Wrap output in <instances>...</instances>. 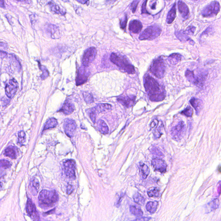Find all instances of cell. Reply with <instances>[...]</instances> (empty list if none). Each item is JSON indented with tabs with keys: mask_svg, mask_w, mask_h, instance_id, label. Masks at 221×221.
Here are the masks:
<instances>
[{
	"mask_svg": "<svg viewBox=\"0 0 221 221\" xmlns=\"http://www.w3.org/2000/svg\"><path fill=\"white\" fill-rule=\"evenodd\" d=\"M135 98L134 96H121L117 98V100L124 106L129 108L134 104Z\"/></svg>",
	"mask_w": 221,
	"mask_h": 221,
	"instance_id": "9a60e30c",
	"label": "cell"
},
{
	"mask_svg": "<svg viewBox=\"0 0 221 221\" xmlns=\"http://www.w3.org/2000/svg\"><path fill=\"white\" fill-rule=\"evenodd\" d=\"M1 7H4V1H1Z\"/></svg>",
	"mask_w": 221,
	"mask_h": 221,
	"instance_id": "6f0895ef",
	"label": "cell"
},
{
	"mask_svg": "<svg viewBox=\"0 0 221 221\" xmlns=\"http://www.w3.org/2000/svg\"><path fill=\"white\" fill-rule=\"evenodd\" d=\"M130 211L131 213L136 216H141L143 215L142 210L137 208L135 206H130Z\"/></svg>",
	"mask_w": 221,
	"mask_h": 221,
	"instance_id": "d590c367",
	"label": "cell"
},
{
	"mask_svg": "<svg viewBox=\"0 0 221 221\" xmlns=\"http://www.w3.org/2000/svg\"><path fill=\"white\" fill-rule=\"evenodd\" d=\"M85 67L84 66L81 67L79 70L76 81L77 86L83 84L87 80L89 73Z\"/></svg>",
	"mask_w": 221,
	"mask_h": 221,
	"instance_id": "7c38bea8",
	"label": "cell"
},
{
	"mask_svg": "<svg viewBox=\"0 0 221 221\" xmlns=\"http://www.w3.org/2000/svg\"><path fill=\"white\" fill-rule=\"evenodd\" d=\"M181 114L187 117H191L193 114V110L191 107L188 106L184 110L182 111Z\"/></svg>",
	"mask_w": 221,
	"mask_h": 221,
	"instance_id": "8d00e7d4",
	"label": "cell"
},
{
	"mask_svg": "<svg viewBox=\"0 0 221 221\" xmlns=\"http://www.w3.org/2000/svg\"><path fill=\"white\" fill-rule=\"evenodd\" d=\"M133 199L136 203L140 206H143L145 203V199L142 195H140L138 192L134 195Z\"/></svg>",
	"mask_w": 221,
	"mask_h": 221,
	"instance_id": "4dcf8cb0",
	"label": "cell"
},
{
	"mask_svg": "<svg viewBox=\"0 0 221 221\" xmlns=\"http://www.w3.org/2000/svg\"><path fill=\"white\" fill-rule=\"evenodd\" d=\"M67 193L68 195H70L73 192V190H74V188L71 185H68L67 187Z\"/></svg>",
	"mask_w": 221,
	"mask_h": 221,
	"instance_id": "681fc988",
	"label": "cell"
},
{
	"mask_svg": "<svg viewBox=\"0 0 221 221\" xmlns=\"http://www.w3.org/2000/svg\"><path fill=\"white\" fill-rule=\"evenodd\" d=\"M196 30V27L192 26H188L187 29L186 30L185 32L187 34H190V35H194V33Z\"/></svg>",
	"mask_w": 221,
	"mask_h": 221,
	"instance_id": "f6af8a7d",
	"label": "cell"
},
{
	"mask_svg": "<svg viewBox=\"0 0 221 221\" xmlns=\"http://www.w3.org/2000/svg\"><path fill=\"white\" fill-rule=\"evenodd\" d=\"M36 210V207L33 204L32 200L28 199L26 204V212L30 216H33Z\"/></svg>",
	"mask_w": 221,
	"mask_h": 221,
	"instance_id": "f1b7e54d",
	"label": "cell"
},
{
	"mask_svg": "<svg viewBox=\"0 0 221 221\" xmlns=\"http://www.w3.org/2000/svg\"><path fill=\"white\" fill-rule=\"evenodd\" d=\"M83 95L85 101L87 104H91L93 103L94 102V99L91 93L88 92H84Z\"/></svg>",
	"mask_w": 221,
	"mask_h": 221,
	"instance_id": "836d02e7",
	"label": "cell"
},
{
	"mask_svg": "<svg viewBox=\"0 0 221 221\" xmlns=\"http://www.w3.org/2000/svg\"><path fill=\"white\" fill-rule=\"evenodd\" d=\"M166 71V66L164 59L159 57L155 59L150 67L149 72L159 79L163 78Z\"/></svg>",
	"mask_w": 221,
	"mask_h": 221,
	"instance_id": "277c9868",
	"label": "cell"
},
{
	"mask_svg": "<svg viewBox=\"0 0 221 221\" xmlns=\"http://www.w3.org/2000/svg\"><path fill=\"white\" fill-rule=\"evenodd\" d=\"M111 61L113 63L119 67L124 72L129 74H134L136 71L134 66L129 62L126 58L119 54L112 53L110 57Z\"/></svg>",
	"mask_w": 221,
	"mask_h": 221,
	"instance_id": "3957f363",
	"label": "cell"
},
{
	"mask_svg": "<svg viewBox=\"0 0 221 221\" xmlns=\"http://www.w3.org/2000/svg\"><path fill=\"white\" fill-rule=\"evenodd\" d=\"M220 6L218 1H212L205 7L202 11V15L204 17H212L220 11Z\"/></svg>",
	"mask_w": 221,
	"mask_h": 221,
	"instance_id": "8992f818",
	"label": "cell"
},
{
	"mask_svg": "<svg viewBox=\"0 0 221 221\" xmlns=\"http://www.w3.org/2000/svg\"><path fill=\"white\" fill-rule=\"evenodd\" d=\"M158 206V202H149L146 205V207L149 212L151 213H153L156 212Z\"/></svg>",
	"mask_w": 221,
	"mask_h": 221,
	"instance_id": "83f0119b",
	"label": "cell"
},
{
	"mask_svg": "<svg viewBox=\"0 0 221 221\" xmlns=\"http://www.w3.org/2000/svg\"><path fill=\"white\" fill-rule=\"evenodd\" d=\"M185 131V125L183 122H180L174 127L171 130V134L174 139H180L183 137Z\"/></svg>",
	"mask_w": 221,
	"mask_h": 221,
	"instance_id": "30bf717a",
	"label": "cell"
},
{
	"mask_svg": "<svg viewBox=\"0 0 221 221\" xmlns=\"http://www.w3.org/2000/svg\"><path fill=\"white\" fill-rule=\"evenodd\" d=\"M77 125L75 122L72 119H67L64 124L65 134L69 137H72L74 134L76 130Z\"/></svg>",
	"mask_w": 221,
	"mask_h": 221,
	"instance_id": "8fae6325",
	"label": "cell"
},
{
	"mask_svg": "<svg viewBox=\"0 0 221 221\" xmlns=\"http://www.w3.org/2000/svg\"><path fill=\"white\" fill-rule=\"evenodd\" d=\"M1 58H4L6 57L7 56V54L6 53L4 52V51H1Z\"/></svg>",
	"mask_w": 221,
	"mask_h": 221,
	"instance_id": "db71d44e",
	"label": "cell"
},
{
	"mask_svg": "<svg viewBox=\"0 0 221 221\" xmlns=\"http://www.w3.org/2000/svg\"><path fill=\"white\" fill-rule=\"evenodd\" d=\"M190 104L195 108L197 112H198L201 109V102L200 100L197 98L193 97L190 101Z\"/></svg>",
	"mask_w": 221,
	"mask_h": 221,
	"instance_id": "f546056e",
	"label": "cell"
},
{
	"mask_svg": "<svg viewBox=\"0 0 221 221\" xmlns=\"http://www.w3.org/2000/svg\"><path fill=\"white\" fill-rule=\"evenodd\" d=\"M96 110L95 108L94 109H91L89 110L88 111V113L89 115V117L91 119V121H92L93 123H95L96 122Z\"/></svg>",
	"mask_w": 221,
	"mask_h": 221,
	"instance_id": "74e56055",
	"label": "cell"
},
{
	"mask_svg": "<svg viewBox=\"0 0 221 221\" xmlns=\"http://www.w3.org/2000/svg\"><path fill=\"white\" fill-rule=\"evenodd\" d=\"M1 47H3L5 49H8V46L6 43H4V42H1Z\"/></svg>",
	"mask_w": 221,
	"mask_h": 221,
	"instance_id": "11a10c76",
	"label": "cell"
},
{
	"mask_svg": "<svg viewBox=\"0 0 221 221\" xmlns=\"http://www.w3.org/2000/svg\"><path fill=\"white\" fill-rule=\"evenodd\" d=\"M175 35L179 40L182 41H188L191 45H194L195 42L194 41L192 40L189 37L187 36V34L185 33V31H177L175 33Z\"/></svg>",
	"mask_w": 221,
	"mask_h": 221,
	"instance_id": "ac0fdd59",
	"label": "cell"
},
{
	"mask_svg": "<svg viewBox=\"0 0 221 221\" xmlns=\"http://www.w3.org/2000/svg\"><path fill=\"white\" fill-rule=\"evenodd\" d=\"M4 155L12 159H14L16 157V152L14 147H9L4 151Z\"/></svg>",
	"mask_w": 221,
	"mask_h": 221,
	"instance_id": "4316f807",
	"label": "cell"
},
{
	"mask_svg": "<svg viewBox=\"0 0 221 221\" xmlns=\"http://www.w3.org/2000/svg\"><path fill=\"white\" fill-rule=\"evenodd\" d=\"M54 210H55V209H54L53 210H51L50 211H49V212H44V213H43V215L44 216H46V215H49L52 214V213L54 212Z\"/></svg>",
	"mask_w": 221,
	"mask_h": 221,
	"instance_id": "f5cc1de1",
	"label": "cell"
},
{
	"mask_svg": "<svg viewBox=\"0 0 221 221\" xmlns=\"http://www.w3.org/2000/svg\"><path fill=\"white\" fill-rule=\"evenodd\" d=\"M1 167L4 169H8L11 167V163L6 160H1Z\"/></svg>",
	"mask_w": 221,
	"mask_h": 221,
	"instance_id": "b9f144b4",
	"label": "cell"
},
{
	"mask_svg": "<svg viewBox=\"0 0 221 221\" xmlns=\"http://www.w3.org/2000/svg\"><path fill=\"white\" fill-rule=\"evenodd\" d=\"M77 1L82 4H85L87 3V2H89V1Z\"/></svg>",
	"mask_w": 221,
	"mask_h": 221,
	"instance_id": "9f6ffc18",
	"label": "cell"
},
{
	"mask_svg": "<svg viewBox=\"0 0 221 221\" xmlns=\"http://www.w3.org/2000/svg\"><path fill=\"white\" fill-rule=\"evenodd\" d=\"M75 110L74 104L69 101L65 102L63 104L61 111L66 115L71 114Z\"/></svg>",
	"mask_w": 221,
	"mask_h": 221,
	"instance_id": "d6986e66",
	"label": "cell"
},
{
	"mask_svg": "<svg viewBox=\"0 0 221 221\" xmlns=\"http://www.w3.org/2000/svg\"><path fill=\"white\" fill-rule=\"evenodd\" d=\"M64 173L67 177L72 179L76 178V162L73 160H67L63 163Z\"/></svg>",
	"mask_w": 221,
	"mask_h": 221,
	"instance_id": "ba28073f",
	"label": "cell"
},
{
	"mask_svg": "<svg viewBox=\"0 0 221 221\" xmlns=\"http://www.w3.org/2000/svg\"><path fill=\"white\" fill-rule=\"evenodd\" d=\"M182 55L178 53H173L168 57L169 62L172 65H176L181 62L182 60Z\"/></svg>",
	"mask_w": 221,
	"mask_h": 221,
	"instance_id": "603a6c76",
	"label": "cell"
},
{
	"mask_svg": "<svg viewBox=\"0 0 221 221\" xmlns=\"http://www.w3.org/2000/svg\"><path fill=\"white\" fill-rule=\"evenodd\" d=\"M26 139V134L24 131H20L18 133V142L20 144L24 143Z\"/></svg>",
	"mask_w": 221,
	"mask_h": 221,
	"instance_id": "ab89813d",
	"label": "cell"
},
{
	"mask_svg": "<svg viewBox=\"0 0 221 221\" xmlns=\"http://www.w3.org/2000/svg\"><path fill=\"white\" fill-rule=\"evenodd\" d=\"M176 16V3H175L173 6L168 13L167 19H166L167 23L168 24H171L172 23L175 19Z\"/></svg>",
	"mask_w": 221,
	"mask_h": 221,
	"instance_id": "44dd1931",
	"label": "cell"
},
{
	"mask_svg": "<svg viewBox=\"0 0 221 221\" xmlns=\"http://www.w3.org/2000/svg\"><path fill=\"white\" fill-rule=\"evenodd\" d=\"M185 76L187 79L191 83L196 85H199L200 83L197 77H195L194 72L187 70L185 72Z\"/></svg>",
	"mask_w": 221,
	"mask_h": 221,
	"instance_id": "ffe728a7",
	"label": "cell"
},
{
	"mask_svg": "<svg viewBox=\"0 0 221 221\" xmlns=\"http://www.w3.org/2000/svg\"><path fill=\"white\" fill-rule=\"evenodd\" d=\"M152 164L155 170L164 173L166 171L167 165L166 163L161 159L155 158L152 161Z\"/></svg>",
	"mask_w": 221,
	"mask_h": 221,
	"instance_id": "4fadbf2b",
	"label": "cell"
},
{
	"mask_svg": "<svg viewBox=\"0 0 221 221\" xmlns=\"http://www.w3.org/2000/svg\"><path fill=\"white\" fill-rule=\"evenodd\" d=\"M139 169L141 171L142 176L143 178H146L147 177L150 173L149 168L147 165L144 163L141 164L139 165Z\"/></svg>",
	"mask_w": 221,
	"mask_h": 221,
	"instance_id": "1f68e13d",
	"label": "cell"
},
{
	"mask_svg": "<svg viewBox=\"0 0 221 221\" xmlns=\"http://www.w3.org/2000/svg\"><path fill=\"white\" fill-rule=\"evenodd\" d=\"M33 221H40V217L38 212L36 210L35 211V212L33 215Z\"/></svg>",
	"mask_w": 221,
	"mask_h": 221,
	"instance_id": "7dc6e473",
	"label": "cell"
},
{
	"mask_svg": "<svg viewBox=\"0 0 221 221\" xmlns=\"http://www.w3.org/2000/svg\"><path fill=\"white\" fill-rule=\"evenodd\" d=\"M143 27L142 23L139 20H134L130 21L129 24V29L132 33L137 34L141 31Z\"/></svg>",
	"mask_w": 221,
	"mask_h": 221,
	"instance_id": "2e32d148",
	"label": "cell"
},
{
	"mask_svg": "<svg viewBox=\"0 0 221 221\" xmlns=\"http://www.w3.org/2000/svg\"><path fill=\"white\" fill-rule=\"evenodd\" d=\"M41 69L42 72V74L41 76V77L42 79H46L49 76V72L47 68L44 66H41Z\"/></svg>",
	"mask_w": 221,
	"mask_h": 221,
	"instance_id": "f35d334b",
	"label": "cell"
},
{
	"mask_svg": "<svg viewBox=\"0 0 221 221\" xmlns=\"http://www.w3.org/2000/svg\"><path fill=\"white\" fill-rule=\"evenodd\" d=\"M160 190L157 187H152L148 191V195L149 197H157L159 196Z\"/></svg>",
	"mask_w": 221,
	"mask_h": 221,
	"instance_id": "e575fe53",
	"label": "cell"
},
{
	"mask_svg": "<svg viewBox=\"0 0 221 221\" xmlns=\"http://www.w3.org/2000/svg\"><path fill=\"white\" fill-rule=\"evenodd\" d=\"M58 124V121L55 118H51L47 120L44 127V130L51 129L55 127Z\"/></svg>",
	"mask_w": 221,
	"mask_h": 221,
	"instance_id": "484cf974",
	"label": "cell"
},
{
	"mask_svg": "<svg viewBox=\"0 0 221 221\" xmlns=\"http://www.w3.org/2000/svg\"><path fill=\"white\" fill-rule=\"evenodd\" d=\"M161 126H160L159 127H157L154 131V137L156 138H159L162 135V132H161Z\"/></svg>",
	"mask_w": 221,
	"mask_h": 221,
	"instance_id": "7bdbcfd3",
	"label": "cell"
},
{
	"mask_svg": "<svg viewBox=\"0 0 221 221\" xmlns=\"http://www.w3.org/2000/svg\"><path fill=\"white\" fill-rule=\"evenodd\" d=\"M97 54V49L94 47H90L86 50L82 59L83 66L86 67L90 65L96 58Z\"/></svg>",
	"mask_w": 221,
	"mask_h": 221,
	"instance_id": "52a82bcc",
	"label": "cell"
},
{
	"mask_svg": "<svg viewBox=\"0 0 221 221\" xmlns=\"http://www.w3.org/2000/svg\"><path fill=\"white\" fill-rule=\"evenodd\" d=\"M95 109L96 111L102 112L111 110L112 109V106L111 104H99L97 105Z\"/></svg>",
	"mask_w": 221,
	"mask_h": 221,
	"instance_id": "d6a6232c",
	"label": "cell"
},
{
	"mask_svg": "<svg viewBox=\"0 0 221 221\" xmlns=\"http://www.w3.org/2000/svg\"><path fill=\"white\" fill-rule=\"evenodd\" d=\"M158 124H159V121L157 119H154L152 122L151 124L150 125V127L151 128H154V127H156L158 126Z\"/></svg>",
	"mask_w": 221,
	"mask_h": 221,
	"instance_id": "f907efd6",
	"label": "cell"
},
{
	"mask_svg": "<svg viewBox=\"0 0 221 221\" xmlns=\"http://www.w3.org/2000/svg\"><path fill=\"white\" fill-rule=\"evenodd\" d=\"M149 218H147V217H143V218H139L132 221H149Z\"/></svg>",
	"mask_w": 221,
	"mask_h": 221,
	"instance_id": "816d5d0a",
	"label": "cell"
},
{
	"mask_svg": "<svg viewBox=\"0 0 221 221\" xmlns=\"http://www.w3.org/2000/svg\"><path fill=\"white\" fill-rule=\"evenodd\" d=\"M161 31V29L159 26L157 25L151 26L141 33L139 38L140 40H152L160 36Z\"/></svg>",
	"mask_w": 221,
	"mask_h": 221,
	"instance_id": "5b68a950",
	"label": "cell"
},
{
	"mask_svg": "<svg viewBox=\"0 0 221 221\" xmlns=\"http://www.w3.org/2000/svg\"><path fill=\"white\" fill-rule=\"evenodd\" d=\"M219 205H220V201H219L218 199H215L213 200L210 202L207 203V206L206 207V210L207 211L209 212L215 210L219 208Z\"/></svg>",
	"mask_w": 221,
	"mask_h": 221,
	"instance_id": "7402d4cb",
	"label": "cell"
},
{
	"mask_svg": "<svg viewBox=\"0 0 221 221\" xmlns=\"http://www.w3.org/2000/svg\"><path fill=\"white\" fill-rule=\"evenodd\" d=\"M51 10L54 12L58 14H61L62 15H64L65 14V12L62 9H61L59 5L54 2L51 1L48 3Z\"/></svg>",
	"mask_w": 221,
	"mask_h": 221,
	"instance_id": "d4e9b609",
	"label": "cell"
},
{
	"mask_svg": "<svg viewBox=\"0 0 221 221\" xmlns=\"http://www.w3.org/2000/svg\"><path fill=\"white\" fill-rule=\"evenodd\" d=\"M32 186L35 190L37 191L39 188V183L38 180L36 178H34L32 181Z\"/></svg>",
	"mask_w": 221,
	"mask_h": 221,
	"instance_id": "ee69618b",
	"label": "cell"
},
{
	"mask_svg": "<svg viewBox=\"0 0 221 221\" xmlns=\"http://www.w3.org/2000/svg\"><path fill=\"white\" fill-rule=\"evenodd\" d=\"M139 2V1H133L131 3V9L133 13H134L135 12Z\"/></svg>",
	"mask_w": 221,
	"mask_h": 221,
	"instance_id": "bcb514c9",
	"label": "cell"
},
{
	"mask_svg": "<svg viewBox=\"0 0 221 221\" xmlns=\"http://www.w3.org/2000/svg\"><path fill=\"white\" fill-rule=\"evenodd\" d=\"M39 200L41 207H50L59 200V195L55 190H43L40 192Z\"/></svg>",
	"mask_w": 221,
	"mask_h": 221,
	"instance_id": "7a4b0ae2",
	"label": "cell"
},
{
	"mask_svg": "<svg viewBox=\"0 0 221 221\" xmlns=\"http://www.w3.org/2000/svg\"><path fill=\"white\" fill-rule=\"evenodd\" d=\"M147 1H146L143 3L142 6V13L149 14V13L147 11L146 9V4H147Z\"/></svg>",
	"mask_w": 221,
	"mask_h": 221,
	"instance_id": "c3c4849f",
	"label": "cell"
},
{
	"mask_svg": "<svg viewBox=\"0 0 221 221\" xmlns=\"http://www.w3.org/2000/svg\"><path fill=\"white\" fill-rule=\"evenodd\" d=\"M18 83L15 79L9 80L5 86V93L8 98L12 99L14 97L18 89Z\"/></svg>",
	"mask_w": 221,
	"mask_h": 221,
	"instance_id": "9c48e42d",
	"label": "cell"
},
{
	"mask_svg": "<svg viewBox=\"0 0 221 221\" xmlns=\"http://www.w3.org/2000/svg\"><path fill=\"white\" fill-rule=\"evenodd\" d=\"M98 127L99 130L102 134H107L109 133V127L103 120H99L98 121Z\"/></svg>",
	"mask_w": 221,
	"mask_h": 221,
	"instance_id": "cb8c5ba5",
	"label": "cell"
},
{
	"mask_svg": "<svg viewBox=\"0 0 221 221\" xmlns=\"http://www.w3.org/2000/svg\"><path fill=\"white\" fill-rule=\"evenodd\" d=\"M46 30L47 33L54 39H59L60 33L59 28L51 24H48L46 26Z\"/></svg>",
	"mask_w": 221,
	"mask_h": 221,
	"instance_id": "5bb4252c",
	"label": "cell"
},
{
	"mask_svg": "<svg viewBox=\"0 0 221 221\" xmlns=\"http://www.w3.org/2000/svg\"><path fill=\"white\" fill-rule=\"evenodd\" d=\"M219 171L221 173V167H220V168L219 169Z\"/></svg>",
	"mask_w": 221,
	"mask_h": 221,
	"instance_id": "680465c9",
	"label": "cell"
},
{
	"mask_svg": "<svg viewBox=\"0 0 221 221\" xmlns=\"http://www.w3.org/2000/svg\"><path fill=\"white\" fill-rule=\"evenodd\" d=\"M178 8L179 12L184 18H187L189 14V9L188 6L182 1H178Z\"/></svg>",
	"mask_w": 221,
	"mask_h": 221,
	"instance_id": "e0dca14e",
	"label": "cell"
},
{
	"mask_svg": "<svg viewBox=\"0 0 221 221\" xmlns=\"http://www.w3.org/2000/svg\"><path fill=\"white\" fill-rule=\"evenodd\" d=\"M144 86L150 100L152 101L159 102L164 99L165 91L163 87L149 75L144 77Z\"/></svg>",
	"mask_w": 221,
	"mask_h": 221,
	"instance_id": "6da1fadb",
	"label": "cell"
},
{
	"mask_svg": "<svg viewBox=\"0 0 221 221\" xmlns=\"http://www.w3.org/2000/svg\"><path fill=\"white\" fill-rule=\"evenodd\" d=\"M127 14H125L122 19L120 20V26L123 29H125L126 27L127 23Z\"/></svg>",
	"mask_w": 221,
	"mask_h": 221,
	"instance_id": "60d3db41",
	"label": "cell"
}]
</instances>
